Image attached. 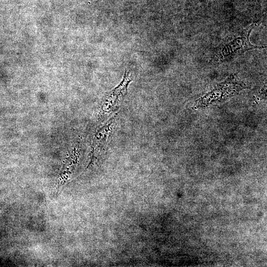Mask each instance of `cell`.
<instances>
[{"label":"cell","mask_w":267,"mask_h":267,"mask_svg":"<svg viewBox=\"0 0 267 267\" xmlns=\"http://www.w3.org/2000/svg\"><path fill=\"white\" fill-rule=\"evenodd\" d=\"M253 26L247 30L231 37L230 39L220 45L215 51L212 61L213 62H224L245 52L247 50L261 48L251 44L249 40L250 33Z\"/></svg>","instance_id":"cell-1"},{"label":"cell","mask_w":267,"mask_h":267,"mask_svg":"<svg viewBox=\"0 0 267 267\" xmlns=\"http://www.w3.org/2000/svg\"><path fill=\"white\" fill-rule=\"evenodd\" d=\"M132 81L130 74L125 71L121 82L105 94L101 105V115L106 117L116 111L126 96L128 87Z\"/></svg>","instance_id":"cell-2"}]
</instances>
